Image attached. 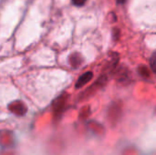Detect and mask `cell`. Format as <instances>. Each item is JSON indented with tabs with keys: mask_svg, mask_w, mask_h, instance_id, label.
<instances>
[{
	"mask_svg": "<svg viewBox=\"0 0 156 155\" xmlns=\"http://www.w3.org/2000/svg\"><path fill=\"white\" fill-rule=\"evenodd\" d=\"M150 64H151V68H152L153 71L156 73V52L153 54L151 60H150Z\"/></svg>",
	"mask_w": 156,
	"mask_h": 155,
	"instance_id": "2",
	"label": "cell"
},
{
	"mask_svg": "<svg viewBox=\"0 0 156 155\" xmlns=\"http://www.w3.org/2000/svg\"><path fill=\"white\" fill-rule=\"evenodd\" d=\"M125 1H126V0H116V2H117L118 4H123Z\"/></svg>",
	"mask_w": 156,
	"mask_h": 155,
	"instance_id": "4",
	"label": "cell"
},
{
	"mask_svg": "<svg viewBox=\"0 0 156 155\" xmlns=\"http://www.w3.org/2000/svg\"><path fill=\"white\" fill-rule=\"evenodd\" d=\"M91 78H92V73H91V72L84 73V74L78 79V82H77V84H76V88L82 87V86L85 85Z\"/></svg>",
	"mask_w": 156,
	"mask_h": 155,
	"instance_id": "1",
	"label": "cell"
},
{
	"mask_svg": "<svg viewBox=\"0 0 156 155\" xmlns=\"http://www.w3.org/2000/svg\"><path fill=\"white\" fill-rule=\"evenodd\" d=\"M86 1H87V0H72V3H73L75 5L80 6V5H83L86 3Z\"/></svg>",
	"mask_w": 156,
	"mask_h": 155,
	"instance_id": "3",
	"label": "cell"
}]
</instances>
